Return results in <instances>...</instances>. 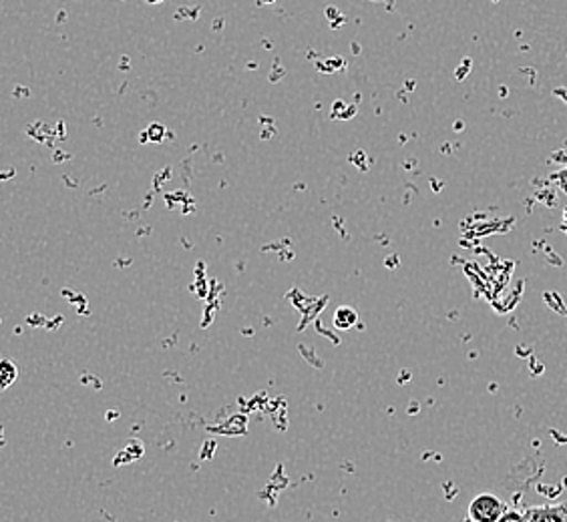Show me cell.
<instances>
[{
	"label": "cell",
	"instance_id": "obj_3",
	"mask_svg": "<svg viewBox=\"0 0 567 522\" xmlns=\"http://www.w3.org/2000/svg\"><path fill=\"white\" fill-rule=\"evenodd\" d=\"M357 322H359V314L352 307H339L334 312V326L340 330H350L357 326Z\"/></svg>",
	"mask_w": 567,
	"mask_h": 522
},
{
	"label": "cell",
	"instance_id": "obj_1",
	"mask_svg": "<svg viewBox=\"0 0 567 522\" xmlns=\"http://www.w3.org/2000/svg\"><path fill=\"white\" fill-rule=\"evenodd\" d=\"M507 509L509 507L499 497H495L492 492H483L471 501L467 514L471 522H499Z\"/></svg>",
	"mask_w": 567,
	"mask_h": 522
},
{
	"label": "cell",
	"instance_id": "obj_4",
	"mask_svg": "<svg viewBox=\"0 0 567 522\" xmlns=\"http://www.w3.org/2000/svg\"><path fill=\"white\" fill-rule=\"evenodd\" d=\"M499 522H529L527 519V511H519V509H507V512L503 514Z\"/></svg>",
	"mask_w": 567,
	"mask_h": 522
},
{
	"label": "cell",
	"instance_id": "obj_5",
	"mask_svg": "<svg viewBox=\"0 0 567 522\" xmlns=\"http://www.w3.org/2000/svg\"><path fill=\"white\" fill-rule=\"evenodd\" d=\"M2 386L7 388L9 384H11L12 378H17V370H14V366H12L11 362H2Z\"/></svg>",
	"mask_w": 567,
	"mask_h": 522
},
{
	"label": "cell",
	"instance_id": "obj_2",
	"mask_svg": "<svg viewBox=\"0 0 567 522\" xmlns=\"http://www.w3.org/2000/svg\"><path fill=\"white\" fill-rule=\"evenodd\" d=\"M527 519L529 522H567V502L529 509Z\"/></svg>",
	"mask_w": 567,
	"mask_h": 522
}]
</instances>
